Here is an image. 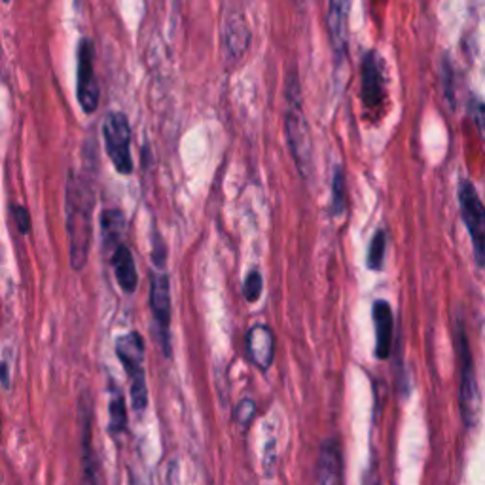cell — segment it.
<instances>
[{
    "label": "cell",
    "instance_id": "cell-1",
    "mask_svg": "<svg viewBox=\"0 0 485 485\" xmlns=\"http://www.w3.org/2000/svg\"><path fill=\"white\" fill-rule=\"evenodd\" d=\"M94 190L82 178H71L66 187V232L71 241V264L78 271L86 266L91 243V213Z\"/></svg>",
    "mask_w": 485,
    "mask_h": 485
},
{
    "label": "cell",
    "instance_id": "cell-2",
    "mask_svg": "<svg viewBox=\"0 0 485 485\" xmlns=\"http://www.w3.org/2000/svg\"><path fill=\"white\" fill-rule=\"evenodd\" d=\"M285 133L296 166L304 177L311 171V133L302 110L298 76L290 75L287 80V108H285Z\"/></svg>",
    "mask_w": 485,
    "mask_h": 485
},
{
    "label": "cell",
    "instance_id": "cell-3",
    "mask_svg": "<svg viewBox=\"0 0 485 485\" xmlns=\"http://www.w3.org/2000/svg\"><path fill=\"white\" fill-rule=\"evenodd\" d=\"M116 355L131 378V402L135 411H143L148 404V389L145 381V339L138 332H129L116 341Z\"/></svg>",
    "mask_w": 485,
    "mask_h": 485
},
{
    "label": "cell",
    "instance_id": "cell-4",
    "mask_svg": "<svg viewBox=\"0 0 485 485\" xmlns=\"http://www.w3.org/2000/svg\"><path fill=\"white\" fill-rule=\"evenodd\" d=\"M103 136L105 147L110 161L118 173L129 175L133 173V157L129 152L131 129L129 120L124 112H110L103 122Z\"/></svg>",
    "mask_w": 485,
    "mask_h": 485
},
{
    "label": "cell",
    "instance_id": "cell-5",
    "mask_svg": "<svg viewBox=\"0 0 485 485\" xmlns=\"http://www.w3.org/2000/svg\"><path fill=\"white\" fill-rule=\"evenodd\" d=\"M78 68H76V97L86 114L96 112L99 106V84L96 78V48L89 38L78 44Z\"/></svg>",
    "mask_w": 485,
    "mask_h": 485
},
{
    "label": "cell",
    "instance_id": "cell-6",
    "mask_svg": "<svg viewBox=\"0 0 485 485\" xmlns=\"http://www.w3.org/2000/svg\"><path fill=\"white\" fill-rule=\"evenodd\" d=\"M459 203H460V213H463V220L472 237L476 260L480 266H483L485 264V207L480 201L472 184L467 180L459 184Z\"/></svg>",
    "mask_w": 485,
    "mask_h": 485
},
{
    "label": "cell",
    "instance_id": "cell-7",
    "mask_svg": "<svg viewBox=\"0 0 485 485\" xmlns=\"http://www.w3.org/2000/svg\"><path fill=\"white\" fill-rule=\"evenodd\" d=\"M459 353H460V362H463V374H460V413H463L465 425L470 429L480 418V387L476 381V372L472 366V357L469 351L467 336L463 330H459Z\"/></svg>",
    "mask_w": 485,
    "mask_h": 485
},
{
    "label": "cell",
    "instance_id": "cell-8",
    "mask_svg": "<svg viewBox=\"0 0 485 485\" xmlns=\"http://www.w3.org/2000/svg\"><path fill=\"white\" fill-rule=\"evenodd\" d=\"M150 308L159 327V336L164 341V349L169 353V320H171V292L169 277L166 273H154L150 279Z\"/></svg>",
    "mask_w": 485,
    "mask_h": 485
},
{
    "label": "cell",
    "instance_id": "cell-9",
    "mask_svg": "<svg viewBox=\"0 0 485 485\" xmlns=\"http://www.w3.org/2000/svg\"><path fill=\"white\" fill-rule=\"evenodd\" d=\"M349 10H351V0H328L327 29L332 50L338 57H343L345 52H348Z\"/></svg>",
    "mask_w": 485,
    "mask_h": 485
},
{
    "label": "cell",
    "instance_id": "cell-10",
    "mask_svg": "<svg viewBox=\"0 0 485 485\" xmlns=\"http://www.w3.org/2000/svg\"><path fill=\"white\" fill-rule=\"evenodd\" d=\"M250 45V29L247 25V19L234 12L232 15H227L224 21L222 29V50L224 57L227 61H239Z\"/></svg>",
    "mask_w": 485,
    "mask_h": 485
},
{
    "label": "cell",
    "instance_id": "cell-11",
    "mask_svg": "<svg viewBox=\"0 0 485 485\" xmlns=\"http://www.w3.org/2000/svg\"><path fill=\"white\" fill-rule=\"evenodd\" d=\"M385 96V80L381 63L374 52H369L362 63V99L366 106L376 108Z\"/></svg>",
    "mask_w": 485,
    "mask_h": 485
},
{
    "label": "cell",
    "instance_id": "cell-12",
    "mask_svg": "<svg viewBox=\"0 0 485 485\" xmlns=\"http://www.w3.org/2000/svg\"><path fill=\"white\" fill-rule=\"evenodd\" d=\"M247 353L250 360L257 364L260 369H268L273 362L275 345H273V334L268 327L257 325L252 327L247 334Z\"/></svg>",
    "mask_w": 485,
    "mask_h": 485
},
{
    "label": "cell",
    "instance_id": "cell-13",
    "mask_svg": "<svg viewBox=\"0 0 485 485\" xmlns=\"http://www.w3.org/2000/svg\"><path fill=\"white\" fill-rule=\"evenodd\" d=\"M317 481L318 483H339L341 481V453L334 440H327L320 448L317 463Z\"/></svg>",
    "mask_w": 485,
    "mask_h": 485
},
{
    "label": "cell",
    "instance_id": "cell-14",
    "mask_svg": "<svg viewBox=\"0 0 485 485\" xmlns=\"http://www.w3.org/2000/svg\"><path fill=\"white\" fill-rule=\"evenodd\" d=\"M374 325H376V355L378 359H387L390 353V341H392V313L387 302L379 299L374 304Z\"/></svg>",
    "mask_w": 485,
    "mask_h": 485
},
{
    "label": "cell",
    "instance_id": "cell-15",
    "mask_svg": "<svg viewBox=\"0 0 485 485\" xmlns=\"http://www.w3.org/2000/svg\"><path fill=\"white\" fill-rule=\"evenodd\" d=\"M112 266H114V273H116V279L118 285L126 290V292H133L136 288V268H135V260H133V254L126 245H118L114 248L112 254Z\"/></svg>",
    "mask_w": 485,
    "mask_h": 485
},
{
    "label": "cell",
    "instance_id": "cell-16",
    "mask_svg": "<svg viewBox=\"0 0 485 485\" xmlns=\"http://www.w3.org/2000/svg\"><path fill=\"white\" fill-rule=\"evenodd\" d=\"M101 224H103L105 245L106 247L116 245L122 237V232H124V215L120 211H105Z\"/></svg>",
    "mask_w": 485,
    "mask_h": 485
},
{
    "label": "cell",
    "instance_id": "cell-17",
    "mask_svg": "<svg viewBox=\"0 0 485 485\" xmlns=\"http://www.w3.org/2000/svg\"><path fill=\"white\" fill-rule=\"evenodd\" d=\"M127 425V413H126V402L118 390H114L110 399V432L120 434L126 430Z\"/></svg>",
    "mask_w": 485,
    "mask_h": 485
},
{
    "label": "cell",
    "instance_id": "cell-18",
    "mask_svg": "<svg viewBox=\"0 0 485 485\" xmlns=\"http://www.w3.org/2000/svg\"><path fill=\"white\" fill-rule=\"evenodd\" d=\"M343 209H345V178L343 171L336 169L332 184V211L334 215H341Z\"/></svg>",
    "mask_w": 485,
    "mask_h": 485
},
{
    "label": "cell",
    "instance_id": "cell-19",
    "mask_svg": "<svg viewBox=\"0 0 485 485\" xmlns=\"http://www.w3.org/2000/svg\"><path fill=\"white\" fill-rule=\"evenodd\" d=\"M383 257H385V234L378 232L372 247H369V254H368V266L372 269H381L383 266Z\"/></svg>",
    "mask_w": 485,
    "mask_h": 485
},
{
    "label": "cell",
    "instance_id": "cell-20",
    "mask_svg": "<svg viewBox=\"0 0 485 485\" xmlns=\"http://www.w3.org/2000/svg\"><path fill=\"white\" fill-rule=\"evenodd\" d=\"M262 287H264L262 275H260L258 271L248 273L247 281H245V298H247V302H250V304L257 302V299H258L260 294H262Z\"/></svg>",
    "mask_w": 485,
    "mask_h": 485
},
{
    "label": "cell",
    "instance_id": "cell-21",
    "mask_svg": "<svg viewBox=\"0 0 485 485\" xmlns=\"http://www.w3.org/2000/svg\"><path fill=\"white\" fill-rule=\"evenodd\" d=\"M254 415H257V406H254V402L250 399H243L237 404V408H236V421H237V425L247 429L252 423Z\"/></svg>",
    "mask_w": 485,
    "mask_h": 485
},
{
    "label": "cell",
    "instance_id": "cell-22",
    "mask_svg": "<svg viewBox=\"0 0 485 485\" xmlns=\"http://www.w3.org/2000/svg\"><path fill=\"white\" fill-rule=\"evenodd\" d=\"M12 215H14V220H15V224H17V227H19V232L21 234H27L29 232V229H31V217H29V213L25 211V209H23V207H12Z\"/></svg>",
    "mask_w": 485,
    "mask_h": 485
},
{
    "label": "cell",
    "instance_id": "cell-23",
    "mask_svg": "<svg viewBox=\"0 0 485 485\" xmlns=\"http://www.w3.org/2000/svg\"><path fill=\"white\" fill-rule=\"evenodd\" d=\"M472 118L476 122V127L485 136V105L483 103H474L472 105Z\"/></svg>",
    "mask_w": 485,
    "mask_h": 485
},
{
    "label": "cell",
    "instance_id": "cell-24",
    "mask_svg": "<svg viewBox=\"0 0 485 485\" xmlns=\"http://www.w3.org/2000/svg\"><path fill=\"white\" fill-rule=\"evenodd\" d=\"M0 379L8 387V372H6V364L0 362Z\"/></svg>",
    "mask_w": 485,
    "mask_h": 485
},
{
    "label": "cell",
    "instance_id": "cell-25",
    "mask_svg": "<svg viewBox=\"0 0 485 485\" xmlns=\"http://www.w3.org/2000/svg\"><path fill=\"white\" fill-rule=\"evenodd\" d=\"M296 5L299 10H306L311 5V0H296Z\"/></svg>",
    "mask_w": 485,
    "mask_h": 485
},
{
    "label": "cell",
    "instance_id": "cell-26",
    "mask_svg": "<svg viewBox=\"0 0 485 485\" xmlns=\"http://www.w3.org/2000/svg\"><path fill=\"white\" fill-rule=\"evenodd\" d=\"M5 3H10V0H5Z\"/></svg>",
    "mask_w": 485,
    "mask_h": 485
}]
</instances>
